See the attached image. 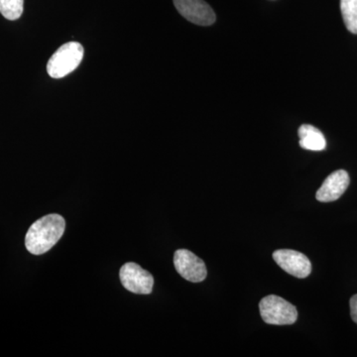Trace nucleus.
<instances>
[{"instance_id":"nucleus-1","label":"nucleus","mask_w":357,"mask_h":357,"mask_svg":"<svg viewBox=\"0 0 357 357\" xmlns=\"http://www.w3.org/2000/svg\"><path fill=\"white\" fill-rule=\"evenodd\" d=\"M64 218L57 213L45 215L36 220L25 237V245L31 255H42L57 244L64 234Z\"/></svg>"},{"instance_id":"nucleus-2","label":"nucleus","mask_w":357,"mask_h":357,"mask_svg":"<svg viewBox=\"0 0 357 357\" xmlns=\"http://www.w3.org/2000/svg\"><path fill=\"white\" fill-rule=\"evenodd\" d=\"M84 52V47L77 42H68L61 46L47 64L49 76L62 79L74 72L83 60Z\"/></svg>"},{"instance_id":"nucleus-3","label":"nucleus","mask_w":357,"mask_h":357,"mask_svg":"<svg viewBox=\"0 0 357 357\" xmlns=\"http://www.w3.org/2000/svg\"><path fill=\"white\" fill-rule=\"evenodd\" d=\"M260 314L269 325H293L298 319V311L294 305L276 295L263 298L259 303Z\"/></svg>"},{"instance_id":"nucleus-4","label":"nucleus","mask_w":357,"mask_h":357,"mask_svg":"<svg viewBox=\"0 0 357 357\" xmlns=\"http://www.w3.org/2000/svg\"><path fill=\"white\" fill-rule=\"evenodd\" d=\"M119 277L122 285L129 292L139 295H149L152 293L153 276L136 263L124 264L119 272Z\"/></svg>"},{"instance_id":"nucleus-5","label":"nucleus","mask_w":357,"mask_h":357,"mask_svg":"<svg viewBox=\"0 0 357 357\" xmlns=\"http://www.w3.org/2000/svg\"><path fill=\"white\" fill-rule=\"evenodd\" d=\"M176 270L185 280L199 283L206 278L208 270L201 258L187 249H178L174 255Z\"/></svg>"},{"instance_id":"nucleus-6","label":"nucleus","mask_w":357,"mask_h":357,"mask_svg":"<svg viewBox=\"0 0 357 357\" xmlns=\"http://www.w3.org/2000/svg\"><path fill=\"white\" fill-rule=\"evenodd\" d=\"M178 13L190 22L210 26L217 20L215 11L204 0H174Z\"/></svg>"},{"instance_id":"nucleus-7","label":"nucleus","mask_w":357,"mask_h":357,"mask_svg":"<svg viewBox=\"0 0 357 357\" xmlns=\"http://www.w3.org/2000/svg\"><path fill=\"white\" fill-rule=\"evenodd\" d=\"M272 256L278 266L294 277L304 279L311 274V261L303 253L291 249H279Z\"/></svg>"},{"instance_id":"nucleus-8","label":"nucleus","mask_w":357,"mask_h":357,"mask_svg":"<svg viewBox=\"0 0 357 357\" xmlns=\"http://www.w3.org/2000/svg\"><path fill=\"white\" fill-rule=\"evenodd\" d=\"M349 182H351V178H349V173L347 171H335L324 181L323 185L317 192V199L321 203L337 201L347 191Z\"/></svg>"},{"instance_id":"nucleus-9","label":"nucleus","mask_w":357,"mask_h":357,"mask_svg":"<svg viewBox=\"0 0 357 357\" xmlns=\"http://www.w3.org/2000/svg\"><path fill=\"white\" fill-rule=\"evenodd\" d=\"M300 138V146L303 149L311 150V151H321L325 150L326 141L325 136L319 129L310 124H304L300 126L298 131Z\"/></svg>"},{"instance_id":"nucleus-10","label":"nucleus","mask_w":357,"mask_h":357,"mask_svg":"<svg viewBox=\"0 0 357 357\" xmlns=\"http://www.w3.org/2000/svg\"><path fill=\"white\" fill-rule=\"evenodd\" d=\"M340 10L347 30L357 34V0H340Z\"/></svg>"},{"instance_id":"nucleus-11","label":"nucleus","mask_w":357,"mask_h":357,"mask_svg":"<svg viewBox=\"0 0 357 357\" xmlns=\"http://www.w3.org/2000/svg\"><path fill=\"white\" fill-rule=\"evenodd\" d=\"M24 10V0H0V13L8 20H20Z\"/></svg>"},{"instance_id":"nucleus-12","label":"nucleus","mask_w":357,"mask_h":357,"mask_svg":"<svg viewBox=\"0 0 357 357\" xmlns=\"http://www.w3.org/2000/svg\"><path fill=\"white\" fill-rule=\"evenodd\" d=\"M349 305H351V319L357 325V295L352 296L349 301Z\"/></svg>"}]
</instances>
